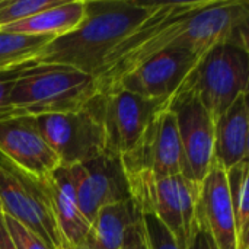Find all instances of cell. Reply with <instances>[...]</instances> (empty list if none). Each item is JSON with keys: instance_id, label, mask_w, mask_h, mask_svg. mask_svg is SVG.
I'll use <instances>...</instances> for the list:
<instances>
[{"instance_id": "6da1fadb", "label": "cell", "mask_w": 249, "mask_h": 249, "mask_svg": "<svg viewBox=\"0 0 249 249\" xmlns=\"http://www.w3.org/2000/svg\"><path fill=\"white\" fill-rule=\"evenodd\" d=\"M86 15L71 32L55 38L32 60L61 64L95 76L109 51L147 19L159 3L136 0H85Z\"/></svg>"}, {"instance_id": "7a4b0ae2", "label": "cell", "mask_w": 249, "mask_h": 249, "mask_svg": "<svg viewBox=\"0 0 249 249\" xmlns=\"http://www.w3.org/2000/svg\"><path fill=\"white\" fill-rule=\"evenodd\" d=\"M98 93L92 74L61 64L29 63L12 90L10 104L16 117H41L80 111Z\"/></svg>"}, {"instance_id": "3957f363", "label": "cell", "mask_w": 249, "mask_h": 249, "mask_svg": "<svg viewBox=\"0 0 249 249\" xmlns=\"http://www.w3.org/2000/svg\"><path fill=\"white\" fill-rule=\"evenodd\" d=\"M249 50L220 44L209 50L182 86L191 89L213 121L242 95L248 93Z\"/></svg>"}, {"instance_id": "277c9868", "label": "cell", "mask_w": 249, "mask_h": 249, "mask_svg": "<svg viewBox=\"0 0 249 249\" xmlns=\"http://www.w3.org/2000/svg\"><path fill=\"white\" fill-rule=\"evenodd\" d=\"M125 178L130 197L139 212L156 216L171 231L181 248H187L200 197V184L185 175L165 178L137 175Z\"/></svg>"}, {"instance_id": "5b68a950", "label": "cell", "mask_w": 249, "mask_h": 249, "mask_svg": "<svg viewBox=\"0 0 249 249\" xmlns=\"http://www.w3.org/2000/svg\"><path fill=\"white\" fill-rule=\"evenodd\" d=\"M1 213L32 231L48 249H66L39 177L23 171L0 153Z\"/></svg>"}, {"instance_id": "8992f818", "label": "cell", "mask_w": 249, "mask_h": 249, "mask_svg": "<svg viewBox=\"0 0 249 249\" xmlns=\"http://www.w3.org/2000/svg\"><path fill=\"white\" fill-rule=\"evenodd\" d=\"M168 104L115 89L98 93L88 107L101 121L107 152L121 158L134 147L155 115Z\"/></svg>"}, {"instance_id": "52a82bcc", "label": "cell", "mask_w": 249, "mask_h": 249, "mask_svg": "<svg viewBox=\"0 0 249 249\" xmlns=\"http://www.w3.org/2000/svg\"><path fill=\"white\" fill-rule=\"evenodd\" d=\"M120 159L125 177L185 175L190 178L177 121L168 105L155 115L134 147Z\"/></svg>"}, {"instance_id": "ba28073f", "label": "cell", "mask_w": 249, "mask_h": 249, "mask_svg": "<svg viewBox=\"0 0 249 249\" xmlns=\"http://www.w3.org/2000/svg\"><path fill=\"white\" fill-rule=\"evenodd\" d=\"M34 118L63 166H73L107 152L101 121L88 105L74 112Z\"/></svg>"}, {"instance_id": "9c48e42d", "label": "cell", "mask_w": 249, "mask_h": 249, "mask_svg": "<svg viewBox=\"0 0 249 249\" xmlns=\"http://www.w3.org/2000/svg\"><path fill=\"white\" fill-rule=\"evenodd\" d=\"M168 108L177 121L190 178L201 184L214 160V121L198 96L185 86L171 98Z\"/></svg>"}, {"instance_id": "30bf717a", "label": "cell", "mask_w": 249, "mask_h": 249, "mask_svg": "<svg viewBox=\"0 0 249 249\" xmlns=\"http://www.w3.org/2000/svg\"><path fill=\"white\" fill-rule=\"evenodd\" d=\"M200 58V55L188 50H165L123 76L107 92L123 89L146 99L169 102L182 88Z\"/></svg>"}, {"instance_id": "8fae6325", "label": "cell", "mask_w": 249, "mask_h": 249, "mask_svg": "<svg viewBox=\"0 0 249 249\" xmlns=\"http://www.w3.org/2000/svg\"><path fill=\"white\" fill-rule=\"evenodd\" d=\"M69 168L79 209L89 223L102 207L131 198L125 172L117 155L104 152L98 158Z\"/></svg>"}, {"instance_id": "7c38bea8", "label": "cell", "mask_w": 249, "mask_h": 249, "mask_svg": "<svg viewBox=\"0 0 249 249\" xmlns=\"http://www.w3.org/2000/svg\"><path fill=\"white\" fill-rule=\"evenodd\" d=\"M0 153L36 177H44L61 165L34 117H15L0 121Z\"/></svg>"}, {"instance_id": "4fadbf2b", "label": "cell", "mask_w": 249, "mask_h": 249, "mask_svg": "<svg viewBox=\"0 0 249 249\" xmlns=\"http://www.w3.org/2000/svg\"><path fill=\"white\" fill-rule=\"evenodd\" d=\"M197 212L204 220L219 249H236L235 217L226 171L214 160L200 184Z\"/></svg>"}, {"instance_id": "5bb4252c", "label": "cell", "mask_w": 249, "mask_h": 249, "mask_svg": "<svg viewBox=\"0 0 249 249\" xmlns=\"http://www.w3.org/2000/svg\"><path fill=\"white\" fill-rule=\"evenodd\" d=\"M39 179L47 193L53 216L66 244V249L82 245L89 232L90 223L79 209L70 168L60 165L53 172L39 177Z\"/></svg>"}, {"instance_id": "9a60e30c", "label": "cell", "mask_w": 249, "mask_h": 249, "mask_svg": "<svg viewBox=\"0 0 249 249\" xmlns=\"http://www.w3.org/2000/svg\"><path fill=\"white\" fill-rule=\"evenodd\" d=\"M249 111L248 93H242L214 123V162L229 171L247 160Z\"/></svg>"}, {"instance_id": "2e32d148", "label": "cell", "mask_w": 249, "mask_h": 249, "mask_svg": "<svg viewBox=\"0 0 249 249\" xmlns=\"http://www.w3.org/2000/svg\"><path fill=\"white\" fill-rule=\"evenodd\" d=\"M142 216L133 200L102 207L90 222L82 245L88 249H120L127 229Z\"/></svg>"}, {"instance_id": "e0dca14e", "label": "cell", "mask_w": 249, "mask_h": 249, "mask_svg": "<svg viewBox=\"0 0 249 249\" xmlns=\"http://www.w3.org/2000/svg\"><path fill=\"white\" fill-rule=\"evenodd\" d=\"M85 0H64L51 9L36 13L25 20L7 25L0 31L29 35H53L58 38L76 29L85 19Z\"/></svg>"}, {"instance_id": "ac0fdd59", "label": "cell", "mask_w": 249, "mask_h": 249, "mask_svg": "<svg viewBox=\"0 0 249 249\" xmlns=\"http://www.w3.org/2000/svg\"><path fill=\"white\" fill-rule=\"evenodd\" d=\"M235 217L236 249H249V159L226 171Z\"/></svg>"}, {"instance_id": "d6986e66", "label": "cell", "mask_w": 249, "mask_h": 249, "mask_svg": "<svg viewBox=\"0 0 249 249\" xmlns=\"http://www.w3.org/2000/svg\"><path fill=\"white\" fill-rule=\"evenodd\" d=\"M54 39L53 35L0 31V71L32 63L34 57Z\"/></svg>"}, {"instance_id": "ffe728a7", "label": "cell", "mask_w": 249, "mask_h": 249, "mask_svg": "<svg viewBox=\"0 0 249 249\" xmlns=\"http://www.w3.org/2000/svg\"><path fill=\"white\" fill-rule=\"evenodd\" d=\"M64 0H0V29L51 9Z\"/></svg>"}, {"instance_id": "44dd1931", "label": "cell", "mask_w": 249, "mask_h": 249, "mask_svg": "<svg viewBox=\"0 0 249 249\" xmlns=\"http://www.w3.org/2000/svg\"><path fill=\"white\" fill-rule=\"evenodd\" d=\"M142 220L144 225L149 249H184L181 248L171 231L156 216L142 213Z\"/></svg>"}, {"instance_id": "7402d4cb", "label": "cell", "mask_w": 249, "mask_h": 249, "mask_svg": "<svg viewBox=\"0 0 249 249\" xmlns=\"http://www.w3.org/2000/svg\"><path fill=\"white\" fill-rule=\"evenodd\" d=\"M28 64L0 71V121L16 117L15 109L10 104V95H12V90H13L16 82L26 70Z\"/></svg>"}, {"instance_id": "603a6c76", "label": "cell", "mask_w": 249, "mask_h": 249, "mask_svg": "<svg viewBox=\"0 0 249 249\" xmlns=\"http://www.w3.org/2000/svg\"><path fill=\"white\" fill-rule=\"evenodd\" d=\"M3 220L9 232V236L16 249H48L32 231H29L26 226H23L18 220L6 214H3Z\"/></svg>"}, {"instance_id": "cb8c5ba5", "label": "cell", "mask_w": 249, "mask_h": 249, "mask_svg": "<svg viewBox=\"0 0 249 249\" xmlns=\"http://www.w3.org/2000/svg\"><path fill=\"white\" fill-rule=\"evenodd\" d=\"M185 249H219L210 231L207 229L204 220L198 214L196 209V217L193 220V225L190 228L188 239H187V248Z\"/></svg>"}, {"instance_id": "d4e9b609", "label": "cell", "mask_w": 249, "mask_h": 249, "mask_svg": "<svg viewBox=\"0 0 249 249\" xmlns=\"http://www.w3.org/2000/svg\"><path fill=\"white\" fill-rule=\"evenodd\" d=\"M120 249H149L142 216L127 229L123 245Z\"/></svg>"}, {"instance_id": "484cf974", "label": "cell", "mask_w": 249, "mask_h": 249, "mask_svg": "<svg viewBox=\"0 0 249 249\" xmlns=\"http://www.w3.org/2000/svg\"><path fill=\"white\" fill-rule=\"evenodd\" d=\"M0 249H16L10 236L9 232L4 226V220H3V214H0Z\"/></svg>"}, {"instance_id": "4316f807", "label": "cell", "mask_w": 249, "mask_h": 249, "mask_svg": "<svg viewBox=\"0 0 249 249\" xmlns=\"http://www.w3.org/2000/svg\"><path fill=\"white\" fill-rule=\"evenodd\" d=\"M71 249H88L85 245H79V247H76V248H71Z\"/></svg>"}, {"instance_id": "83f0119b", "label": "cell", "mask_w": 249, "mask_h": 249, "mask_svg": "<svg viewBox=\"0 0 249 249\" xmlns=\"http://www.w3.org/2000/svg\"><path fill=\"white\" fill-rule=\"evenodd\" d=\"M0 214H3V213H1V206H0Z\"/></svg>"}]
</instances>
